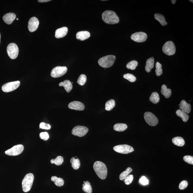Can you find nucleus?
Listing matches in <instances>:
<instances>
[{
  "mask_svg": "<svg viewBox=\"0 0 193 193\" xmlns=\"http://www.w3.org/2000/svg\"><path fill=\"white\" fill-rule=\"evenodd\" d=\"M34 179V175L29 173L24 177L22 181L23 190L25 192H27L31 190Z\"/></svg>",
  "mask_w": 193,
  "mask_h": 193,
  "instance_id": "obj_3",
  "label": "nucleus"
},
{
  "mask_svg": "<svg viewBox=\"0 0 193 193\" xmlns=\"http://www.w3.org/2000/svg\"><path fill=\"white\" fill-rule=\"evenodd\" d=\"M188 185V181L186 180L182 181L179 184V189L183 190L186 188Z\"/></svg>",
  "mask_w": 193,
  "mask_h": 193,
  "instance_id": "obj_41",
  "label": "nucleus"
},
{
  "mask_svg": "<svg viewBox=\"0 0 193 193\" xmlns=\"http://www.w3.org/2000/svg\"><path fill=\"white\" fill-rule=\"evenodd\" d=\"M132 171V169L131 167H128L126 170L125 171H123L120 174L119 178L120 180L123 181L129 175V174Z\"/></svg>",
  "mask_w": 193,
  "mask_h": 193,
  "instance_id": "obj_32",
  "label": "nucleus"
},
{
  "mask_svg": "<svg viewBox=\"0 0 193 193\" xmlns=\"http://www.w3.org/2000/svg\"><path fill=\"white\" fill-rule=\"evenodd\" d=\"M68 107L70 109L77 111H83L85 108V106L81 102L76 101L69 103Z\"/></svg>",
  "mask_w": 193,
  "mask_h": 193,
  "instance_id": "obj_15",
  "label": "nucleus"
},
{
  "mask_svg": "<svg viewBox=\"0 0 193 193\" xmlns=\"http://www.w3.org/2000/svg\"><path fill=\"white\" fill-rule=\"evenodd\" d=\"M154 17L155 19L157 21H159V23L162 26H165V25H167V22H166L165 17H164L163 15L156 13V14H155Z\"/></svg>",
  "mask_w": 193,
  "mask_h": 193,
  "instance_id": "obj_25",
  "label": "nucleus"
},
{
  "mask_svg": "<svg viewBox=\"0 0 193 193\" xmlns=\"http://www.w3.org/2000/svg\"><path fill=\"white\" fill-rule=\"evenodd\" d=\"M190 1H191V2H192V3H193V1H190Z\"/></svg>",
  "mask_w": 193,
  "mask_h": 193,
  "instance_id": "obj_47",
  "label": "nucleus"
},
{
  "mask_svg": "<svg viewBox=\"0 0 193 193\" xmlns=\"http://www.w3.org/2000/svg\"><path fill=\"white\" fill-rule=\"evenodd\" d=\"M88 128L86 127L81 126H75L72 129V135L79 137H82L86 135L88 132Z\"/></svg>",
  "mask_w": 193,
  "mask_h": 193,
  "instance_id": "obj_12",
  "label": "nucleus"
},
{
  "mask_svg": "<svg viewBox=\"0 0 193 193\" xmlns=\"http://www.w3.org/2000/svg\"><path fill=\"white\" fill-rule=\"evenodd\" d=\"M40 129H50L51 128V125L44 123H40Z\"/></svg>",
  "mask_w": 193,
  "mask_h": 193,
  "instance_id": "obj_43",
  "label": "nucleus"
},
{
  "mask_svg": "<svg viewBox=\"0 0 193 193\" xmlns=\"http://www.w3.org/2000/svg\"><path fill=\"white\" fill-rule=\"evenodd\" d=\"M70 162L72 168L74 170H78L80 167V161L78 159H75V157H72L70 160Z\"/></svg>",
  "mask_w": 193,
  "mask_h": 193,
  "instance_id": "obj_28",
  "label": "nucleus"
},
{
  "mask_svg": "<svg viewBox=\"0 0 193 193\" xmlns=\"http://www.w3.org/2000/svg\"><path fill=\"white\" fill-rule=\"evenodd\" d=\"M140 183L143 185H146L149 184V180L145 176H142L140 179Z\"/></svg>",
  "mask_w": 193,
  "mask_h": 193,
  "instance_id": "obj_42",
  "label": "nucleus"
},
{
  "mask_svg": "<svg viewBox=\"0 0 193 193\" xmlns=\"http://www.w3.org/2000/svg\"><path fill=\"white\" fill-rule=\"evenodd\" d=\"M87 79V77L85 75H81L78 78L77 83L80 85L83 86L86 82Z\"/></svg>",
  "mask_w": 193,
  "mask_h": 193,
  "instance_id": "obj_35",
  "label": "nucleus"
},
{
  "mask_svg": "<svg viewBox=\"0 0 193 193\" xmlns=\"http://www.w3.org/2000/svg\"><path fill=\"white\" fill-rule=\"evenodd\" d=\"M131 40L135 42L138 43H142L146 41L147 40V35L146 33L143 32H138L132 34L131 36Z\"/></svg>",
  "mask_w": 193,
  "mask_h": 193,
  "instance_id": "obj_13",
  "label": "nucleus"
},
{
  "mask_svg": "<svg viewBox=\"0 0 193 193\" xmlns=\"http://www.w3.org/2000/svg\"><path fill=\"white\" fill-rule=\"evenodd\" d=\"M127 126L125 123H117L114 125V130L118 132L124 131L127 128Z\"/></svg>",
  "mask_w": 193,
  "mask_h": 193,
  "instance_id": "obj_26",
  "label": "nucleus"
},
{
  "mask_svg": "<svg viewBox=\"0 0 193 193\" xmlns=\"http://www.w3.org/2000/svg\"><path fill=\"white\" fill-rule=\"evenodd\" d=\"M123 77L125 79L128 80L131 82H135L136 80V77L131 74H126L123 75Z\"/></svg>",
  "mask_w": 193,
  "mask_h": 193,
  "instance_id": "obj_37",
  "label": "nucleus"
},
{
  "mask_svg": "<svg viewBox=\"0 0 193 193\" xmlns=\"http://www.w3.org/2000/svg\"><path fill=\"white\" fill-rule=\"evenodd\" d=\"M161 93L166 98L168 99L171 96L172 91L170 89L167 88L166 86L164 84L161 87Z\"/></svg>",
  "mask_w": 193,
  "mask_h": 193,
  "instance_id": "obj_22",
  "label": "nucleus"
},
{
  "mask_svg": "<svg viewBox=\"0 0 193 193\" xmlns=\"http://www.w3.org/2000/svg\"><path fill=\"white\" fill-rule=\"evenodd\" d=\"M133 176L132 175H129L124 179V181L127 185H129L132 183L133 179Z\"/></svg>",
  "mask_w": 193,
  "mask_h": 193,
  "instance_id": "obj_38",
  "label": "nucleus"
},
{
  "mask_svg": "<svg viewBox=\"0 0 193 193\" xmlns=\"http://www.w3.org/2000/svg\"><path fill=\"white\" fill-rule=\"evenodd\" d=\"M171 1V3H172L173 4H174L175 3L176 1V0H172V1Z\"/></svg>",
  "mask_w": 193,
  "mask_h": 193,
  "instance_id": "obj_45",
  "label": "nucleus"
},
{
  "mask_svg": "<svg viewBox=\"0 0 193 193\" xmlns=\"http://www.w3.org/2000/svg\"><path fill=\"white\" fill-rule=\"evenodd\" d=\"M179 106L180 109L186 114H189L190 112L191 105L190 104L187 103L185 100H182L180 104H179Z\"/></svg>",
  "mask_w": 193,
  "mask_h": 193,
  "instance_id": "obj_18",
  "label": "nucleus"
},
{
  "mask_svg": "<svg viewBox=\"0 0 193 193\" xmlns=\"http://www.w3.org/2000/svg\"><path fill=\"white\" fill-rule=\"evenodd\" d=\"M67 70V67L64 66H57L52 69L51 72V76L53 78L60 77L65 74Z\"/></svg>",
  "mask_w": 193,
  "mask_h": 193,
  "instance_id": "obj_8",
  "label": "nucleus"
},
{
  "mask_svg": "<svg viewBox=\"0 0 193 193\" xmlns=\"http://www.w3.org/2000/svg\"><path fill=\"white\" fill-rule=\"evenodd\" d=\"M102 18L105 23L114 25L118 23L120 19L115 12L112 10H106L102 13Z\"/></svg>",
  "mask_w": 193,
  "mask_h": 193,
  "instance_id": "obj_1",
  "label": "nucleus"
},
{
  "mask_svg": "<svg viewBox=\"0 0 193 193\" xmlns=\"http://www.w3.org/2000/svg\"><path fill=\"white\" fill-rule=\"evenodd\" d=\"M1 34H0V43H1Z\"/></svg>",
  "mask_w": 193,
  "mask_h": 193,
  "instance_id": "obj_46",
  "label": "nucleus"
},
{
  "mask_svg": "<svg viewBox=\"0 0 193 193\" xmlns=\"http://www.w3.org/2000/svg\"><path fill=\"white\" fill-rule=\"evenodd\" d=\"M16 15L14 13H9L4 15L3 17V20L8 25H11L16 18Z\"/></svg>",
  "mask_w": 193,
  "mask_h": 193,
  "instance_id": "obj_16",
  "label": "nucleus"
},
{
  "mask_svg": "<svg viewBox=\"0 0 193 193\" xmlns=\"http://www.w3.org/2000/svg\"><path fill=\"white\" fill-rule=\"evenodd\" d=\"M114 150L118 153L125 154H128L134 151L133 148L131 146L127 144L118 145L114 146Z\"/></svg>",
  "mask_w": 193,
  "mask_h": 193,
  "instance_id": "obj_9",
  "label": "nucleus"
},
{
  "mask_svg": "<svg viewBox=\"0 0 193 193\" xmlns=\"http://www.w3.org/2000/svg\"><path fill=\"white\" fill-rule=\"evenodd\" d=\"M184 161L187 163L193 165V157L191 156H186L183 158Z\"/></svg>",
  "mask_w": 193,
  "mask_h": 193,
  "instance_id": "obj_39",
  "label": "nucleus"
},
{
  "mask_svg": "<svg viewBox=\"0 0 193 193\" xmlns=\"http://www.w3.org/2000/svg\"><path fill=\"white\" fill-rule=\"evenodd\" d=\"M50 1V0H38V1L40 3H45L48 2V1Z\"/></svg>",
  "mask_w": 193,
  "mask_h": 193,
  "instance_id": "obj_44",
  "label": "nucleus"
},
{
  "mask_svg": "<svg viewBox=\"0 0 193 193\" xmlns=\"http://www.w3.org/2000/svg\"><path fill=\"white\" fill-rule=\"evenodd\" d=\"M63 161H64V159L63 157L58 156L55 159H51V162L52 164H55L57 166H60L62 165Z\"/></svg>",
  "mask_w": 193,
  "mask_h": 193,
  "instance_id": "obj_33",
  "label": "nucleus"
},
{
  "mask_svg": "<svg viewBox=\"0 0 193 193\" xmlns=\"http://www.w3.org/2000/svg\"><path fill=\"white\" fill-rule=\"evenodd\" d=\"M24 146L22 144L15 145L9 150L6 151L5 154L10 156H17L21 154L23 151Z\"/></svg>",
  "mask_w": 193,
  "mask_h": 193,
  "instance_id": "obj_7",
  "label": "nucleus"
},
{
  "mask_svg": "<svg viewBox=\"0 0 193 193\" xmlns=\"http://www.w3.org/2000/svg\"><path fill=\"white\" fill-rule=\"evenodd\" d=\"M93 167L99 178L102 179H106L107 175V169L105 164L101 161H96L93 165Z\"/></svg>",
  "mask_w": 193,
  "mask_h": 193,
  "instance_id": "obj_2",
  "label": "nucleus"
},
{
  "mask_svg": "<svg viewBox=\"0 0 193 193\" xmlns=\"http://www.w3.org/2000/svg\"><path fill=\"white\" fill-rule=\"evenodd\" d=\"M90 34L87 31H80L76 34V38L77 40H84L89 38L90 37Z\"/></svg>",
  "mask_w": 193,
  "mask_h": 193,
  "instance_id": "obj_19",
  "label": "nucleus"
},
{
  "mask_svg": "<svg viewBox=\"0 0 193 193\" xmlns=\"http://www.w3.org/2000/svg\"><path fill=\"white\" fill-rule=\"evenodd\" d=\"M83 185L82 190L84 192L87 193H92V186L90 182L88 181H84Z\"/></svg>",
  "mask_w": 193,
  "mask_h": 193,
  "instance_id": "obj_29",
  "label": "nucleus"
},
{
  "mask_svg": "<svg viewBox=\"0 0 193 193\" xmlns=\"http://www.w3.org/2000/svg\"><path fill=\"white\" fill-rule=\"evenodd\" d=\"M20 85V82L19 81H14L7 83L4 84L2 86V90L5 92H10L16 90Z\"/></svg>",
  "mask_w": 193,
  "mask_h": 193,
  "instance_id": "obj_11",
  "label": "nucleus"
},
{
  "mask_svg": "<svg viewBox=\"0 0 193 193\" xmlns=\"http://www.w3.org/2000/svg\"><path fill=\"white\" fill-rule=\"evenodd\" d=\"M68 31V29L67 27H63L56 30L55 37L56 38L60 39L66 36Z\"/></svg>",
  "mask_w": 193,
  "mask_h": 193,
  "instance_id": "obj_17",
  "label": "nucleus"
},
{
  "mask_svg": "<svg viewBox=\"0 0 193 193\" xmlns=\"http://www.w3.org/2000/svg\"><path fill=\"white\" fill-rule=\"evenodd\" d=\"M51 180L54 182L56 186L61 187L64 184V181L61 178H58L56 176H52L51 178Z\"/></svg>",
  "mask_w": 193,
  "mask_h": 193,
  "instance_id": "obj_27",
  "label": "nucleus"
},
{
  "mask_svg": "<svg viewBox=\"0 0 193 193\" xmlns=\"http://www.w3.org/2000/svg\"><path fill=\"white\" fill-rule=\"evenodd\" d=\"M60 86H63L64 87L65 90H66V92L68 93L72 89L73 86L72 83L70 81L66 80L64 81V82H61L59 84Z\"/></svg>",
  "mask_w": 193,
  "mask_h": 193,
  "instance_id": "obj_20",
  "label": "nucleus"
},
{
  "mask_svg": "<svg viewBox=\"0 0 193 193\" xmlns=\"http://www.w3.org/2000/svg\"><path fill=\"white\" fill-rule=\"evenodd\" d=\"M39 25V21L36 17H31L29 21L28 29L31 32H34L37 30Z\"/></svg>",
  "mask_w": 193,
  "mask_h": 193,
  "instance_id": "obj_14",
  "label": "nucleus"
},
{
  "mask_svg": "<svg viewBox=\"0 0 193 193\" xmlns=\"http://www.w3.org/2000/svg\"><path fill=\"white\" fill-rule=\"evenodd\" d=\"M176 48L172 41H167L164 44L162 51L166 55L169 56L174 55L176 52Z\"/></svg>",
  "mask_w": 193,
  "mask_h": 193,
  "instance_id": "obj_6",
  "label": "nucleus"
},
{
  "mask_svg": "<svg viewBox=\"0 0 193 193\" xmlns=\"http://www.w3.org/2000/svg\"><path fill=\"white\" fill-rule=\"evenodd\" d=\"M154 59L153 57L148 59L146 61L145 70L148 73L150 72L152 69L154 67Z\"/></svg>",
  "mask_w": 193,
  "mask_h": 193,
  "instance_id": "obj_21",
  "label": "nucleus"
},
{
  "mask_svg": "<svg viewBox=\"0 0 193 193\" xmlns=\"http://www.w3.org/2000/svg\"><path fill=\"white\" fill-rule=\"evenodd\" d=\"M40 138L41 139L46 141L49 138V134L47 132H43L40 133Z\"/></svg>",
  "mask_w": 193,
  "mask_h": 193,
  "instance_id": "obj_40",
  "label": "nucleus"
},
{
  "mask_svg": "<svg viewBox=\"0 0 193 193\" xmlns=\"http://www.w3.org/2000/svg\"><path fill=\"white\" fill-rule=\"evenodd\" d=\"M144 118L147 124L150 126H155L157 125L159 122L158 119L154 114L150 112L144 113Z\"/></svg>",
  "mask_w": 193,
  "mask_h": 193,
  "instance_id": "obj_10",
  "label": "nucleus"
},
{
  "mask_svg": "<svg viewBox=\"0 0 193 193\" xmlns=\"http://www.w3.org/2000/svg\"><path fill=\"white\" fill-rule=\"evenodd\" d=\"M138 63L136 61H132L127 64L126 67L128 69L132 70H135L137 66H138Z\"/></svg>",
  "mask_w": 193,
  "mask_h": 193,
  "instance_id": "obj_34",
  "label": "nucleus"
},
{
  "mask_svg": "<svg viewBox=\"0 0 193 193\" xmlns=\"http://www.w3.org/2000/svg\"><path fill=\"white\" fill-rule=\"evenodd\" d=\"M176 114L178 116L180 117L184 122H186L189 119V116L186 113L184 112L181 110H177L176 112Z\"/></svg>",
  "mask_w": 193,
  "mask_h": 193,
  "instance_id": "obj_24",
  "label": "nucleus"
},
{
  "mask_svg": "<svg viewBox=\"0 0 193 193\" xmlns=\"http://www.w3.org/2000/svg\"><path fill=\"white\" fill-rule=\"evenodd\" d=\"M162 65L159 62H157L156 63V69L155 70L157 76H159L162 75L163 73V70L162 68Z\"/></svg>",
  "mask_w": 193,
  "mask_h": 193,
  "instance_id": "obj_36",
  "label": "nucleus"
},
{
  "mask_svg": "<svg viewBox=\"0 0 193 193\" xmlns=\"http://www.w3.org/2000/svg\"><path fill=\"white\" fill-rule=\"evenodd\" d=\"M7 50L8 55L11 59L14 60L17 58L19 51L18 47L16 44H10L7 46Z\"/></svg>",
  "mask_w": 193,
  "mask_h": 193,
  "instance_id": "obj_5",
  "label": "nucleus"
},
{
  "mask_svg": "<svg viewBox=\"0 0 193 193\" xmlns=\"http://www.w3.org/2000/svg\"><path fill=\"white\" fill-rule=\"evenodd\" d=\"M16 20H18V18H16Z\"/></svg>",
  "mask_w": 193,
  "mask_h": 193,
  "instance_id": "obj_48",
  "label": "nucleus"
},
{
  "mask_svg": "<svg viewBox=\"0 0 193 193\" xmlns=\"http://www.w3.org/2000/svg\"><path fill=\"white\" fill-rule=\"evenodd\" d=\"M115 105V101L114 99H111V100L108 101L105 103V109L106 111H111L113 109Z\"/></svg>",
  "mask_w": 193,
  "mask_h": 193,
  "instance_id": "obj_31",
  "label": "nucleus"
},
{
  "mask_svg": "<svg viewBox=\"0 0 193 193\" xmlns=\"http://www.w3.org/2000/svg\"><path fill=\"white\" fill-rule=\"evenodd\" d=\"M149 100L153 103H157L159 102L160 100L159 94L156 92L152 93L149 99Z\"/></svg>",
  "mask_w": 193,
  "mask_h": 193,
  "instance_id": "obj_30",
  "label": "nucleus"
},
{
  "mask_svg": "<svg viewBox=\"0 0 193 193\" xmlns=\"http://www.w3.org/2000/svg\"><path fill=\"white\" fill-rule=\"evenodd\" d=\"M172 142L175 145L178 146H180V147H182L185 144L184 140L180 137H177L173 138Z\"/></svg>",
  "mask_w": 193,
  "mask_h": 193,
  "instance_id": "obj_23",
  "label": "nucleus"
},
{
  "mask_svg": "<svg viewBox=\"0 0 193 193\" xmlns=\"http://www.w3.org/2000/svg\"><path fill=\"white\" fill-rule=\"evenodd\" d=\"M116 57L114 55H108L102 57L98 61V63L101 67L108 68L110 67L114 64Z\"/></svg>",
  "mask_w": 193,
  "mask_h": 193,
  "instance_id": "obj_4",
  "label": "nucleus"
}]
</instances>
